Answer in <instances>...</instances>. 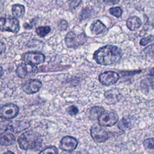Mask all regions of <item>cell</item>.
Returning a JSON list of instances; mask_svg holds the SVG:
<instances>
[{"label":"cell","mask_w":154,"mask_h":154,"mask_svg":"<svg viewBox=\"0 0 154 154\" xmlns=\"http://www.w3.org/2000/svg\"><path fill=\"white\" fill-rule=\"evenodd\" d=\"M122 52L120 48L115 45H105L97 49L93 54L95 61L104 66L117 63L122 58Z\"/></svg>","instance_id":"cell-1"},{"label":"cell","mask_w":154,"mask_h":154,"mask_svg":"<svg viewBox=\"0 0 154 154\" xmlns=\"http://www.w3.org/2000/svg\"><path fill=\"white\" fill-rule=\"evenodd\" d=\"M19 146L23 150H37L42 147L41 136L33 131L22 133L18 138Z\"/></svg>","instance_id":"cell-2"},{"label":"cell","mask_w":154,"mask_h":154,"mask_svg":"<svg viewBox=\"0 0 154 154\" xmlns=\"http://www.w3.org/2000/svg\"><path fill=\"white\" fill-rule=\"evenodd\" d=\"M29 126V123L24 120H4L0 122L1 131H10L13 132H20Z\"/></svg>","instance_id":"cell-3"},{"label":"cell","mask_w":154,"mask_h":154,"mask_svg":"<svg viewBox=\"0 0 154 154\" xmlns=\"http://www.w3.org/2000/svg\"><path fill=\"white\" fill-rule=\"evenodd\" d=\"M87 35L85 33L76 34L73 31H69L65 36L66 45L69 48H76L84 45L87 41Z\"/></svg>","instance_id":"cell-4"},{"label":"cell","mask_w":154,"mask_h":154,"mask_svg":"<svg viewBox=\"0 0 154 154\" xmlns=\"http://www.w3.org/2000/svg\"><path fill=\"white\" fill-rule=\"evenodd\" d=\"M20 29L18 20L14 17L4 16L0 17V30L16 33Z\"/></svg>","instance_id":"cell-5"},{"label":"cell","mask_w":154,"mask_h":154,"mask_svg":"<svg viewBox=\"0 0 154 154\" xmlns=\"http://www.w3.org/2000/svg\"><path fill=\"white\" fill-rule=\"evenodd\" d=\"M118 120L119 117L114 111H104L97 117L99 125L105 127L113 126L117 122Z\"/></svg>","instance_id":"cell-6"},{"label":"cell","mask_w":154,"mask_h":154,"mask_svg":"<svg viewBox=\"0 0 154 154\" xmlns=\"http://www.w3.org/2000/svg\"><path fill=\"white\" fill-rule=\"evenodd\" d=\"M19 112V107L16 104L7 103L0 106V118L4 120H10L16 117Z\"/></svg>","instance_id":"cell-7"},{"label":"cell","mask_w":154,"mask_h":154,"mask_svg":"<svg viewBox=\"0 0 154 154\" xmlns=\"http://www.w3.org/2000/svg\"><path fill=\"white\" fill-rule=\"evenodd\" d=\"M38 72V68L35 65L28 63L20 64L16 70V75L20 78H26L34 75Z\"/></svg>","instance_id":"cell-8"},{"label":"cell","mask_w":154,"mask_h":154,"mask_svg":"<svg viewBox=\"0 0 154 154\" xmlns=\"http://www.w3.org/2000/svg\"><path fill=\"white\" fill-rule=\"evenodd\" d=\"M90 134L92 138L97 143H103L109 138L108 133L100 125H94L90 128Z\"/></svg>","instance_id":"cell-9"},{"label":"cell","mask_w":154,"mask_h":154,"mask_svg":"<svg viewBox=\"0 0 154 154\" xmlns=\"http://www.w3.org/2000/svg\"><path fill=\"white\" fill-rule=\"evenodd\" d=\"M22 58L26 63L37 65L43 63L45 60V56L38 52H27L23 54Z\"/></svg>","instance_id":"cell-10"},{"label":"cell","mask_w":154,"mask_h":154,"mask_svg":"<svg viewBox=\"0 0 154 154\" xmlns=\"http://www.w3.org/2000/svg\"><path fill=\"white\" fill-rule=\"evenodd\" d=\"M120 78L119 74L114 71H106L99 76V82L103 85H111L118 81Z\"/></svg>","instance_id":"cell-11"},{"label":"cell","mask_w":154,"mask_h":154,"mask_svg":"<svg viewBox=\"0 0 154 154\" xmlns=\"http://www.w3.org/2000/svg\"><path fill=\"white\" fill-rule=\"evenodd\" d=\"M78 144V140L71 136H65L62 138L60 143V148L66 152H71L74 150Z\"/></svg>","instance_id":"cell-12"},{"label":"cell","mask_w":154,"mask_h":154,"mask_svg":"<svg viewBox=\"0 0 154 154\" xmlns=\"http://www.w3.org/2000/svg\"><path fill=\"white\" fill-rule=\"evenodd\" d=\"M42 83L38 79H29L22 85V90L27 94L37 93L42 87Z\"/></svg>","instance_id":"cell-13"},{"label":"cell","mask_w":154,"mask_h":154,"mask_svg":"<svg viewBox=\"0 0 154 154\" xmlns=\"http://www.w3.org/2000/svg\"><path fill=\"white\" fill-rule=\"evenodd\" d=\"M105 102L107 104L115 103L119 101L121 98V94L116 88H112L106 91L105 94Z\"/></svg>","instance_id":"cell-14"},{"label":"cell","mask_w":154,"mask_h":154,"mask_svg":"<svg viewBox=\"0 0 154 154\" xmlns=\"http://www.w3.org/2000/svg\"><path fill=\"white\" fill-rule=\"evenodd\" d=\"M14 135L8 132H4L0 134V144L4 146H8L15 143Z\"/></svg>","instance_id":"cell-15"},{"label":"cell","mask_w":154,"mask_h":154,"mask_svg":"<svg viewBox=\"0 0 154 154\" xmlns=\"http://www.w3.org/2000/svg\"><path fill=\"white\" fill-rule=\"evenodd\" d=\"M141 19L136 16H131L126 20V26L131 31L137 30L141 26Z\"/></svg>","instance_id":"cell-16"},{"label":"cell","mask_w":154,"mask_h":154,"mask_svg":"<svg viewBox=\"0 0 154 154\" xmlns=\"http://www.w3.org/2000/svg\"><path fill=\"white\" fill-rule=\"evenodd\" d=\"M106 26L99 20H95L90 25V29L91 32L94 34L98 35L102 33L105 29Z\"/></svg>","instance_id":"cell-17"},{"label":"cell","mask_w":154,"mask_h":154,"mask_svg":"<svg viewBox=\"0 0 154 154\" xmlns=\"http://www.w3.org/2000/svg\"><path fill=\"white\" fill-rule=\"evenodd\" d=\"M12 13L16 17H21L25 14V7L21 4H16L12 6Z\"/></svg>","instance_id":"cell-18"},{"label":"cell","mask_w":154,"mask_h":154,"mask_svg":"<svg viewBox=\"0 0 154 154\" xmlns=\"http://www.w3.org/2000/svg\"><path fill=\"white\" fill-rule=\"evenodd\" d=\"M146 150L150 154H154V138L145 139L143 142Z\"/></svg>","instance_id":"cell-19"},{"label":"cell","mask_w":154,"mask_h":154,"mask_svg":"<svg viewBox=\"0 0 154 154\" xmlns=\"http://www.w3.org/2000/svg\"><path fill=\"white\" fill-rule=\"evenodd\" d=\"M105 111L103 107L100 106H95L92 107L90 110V118L91 120L97 119L99 116Z\"/></svg>","instance_id":"cell-20"},{"label":"cell","mask_w":154,"mask_h":154,"mask_svg":"<svg viewBox=\"0 0 154 154\" xmlns=\"http://www.w3.org/2000/svg\"><path fill=\"white\" fill-rule=\"evenodd\" d=\"M94 13V10L90 7H86L81 11V13L79 14V19L81 21L87 19L89 17H91Z\"/></svg>","instance_id":"cell-21"},{"label":"cell","mask_w":154,"mask_h":154,"mask_svg":"<svg viewBox=\"0 0 154 154\" xmlns=\"http://www.w3.org/2000/svg\"><path fill=\"white\" fill-rule=\"evenodd\" d=\"M141 87L143 89H147L149 88L154 89V75L142 80L141 82Z\"/></svg>","instance_id":"cell-22"},{"label":"cell","mask_w":154,"mask_h":154,"mask_svg":"<svg viewBox=\"0 0 154 154\" xmlns=\"http://www.w3.org/2000/svg\"><path fill=\"white\" fill-rule=\"evenodd\" d=\"M147 58L154 60V44L150 45L144 48L141 52Z\"/></svg>","instance_id":"cell-23"},{"label":"cell","mask_w":154,"mask_h":154,"mask_svg":"<svg viewBox=\"0 0 154 154\" xmlns=\"http://www.w3.org/2000/svg\"><path fill=\"white\" fill-rule=\"evenodd\" d=\"M117 126L120 130L123 131L130 129L131 127L130 122L127 119H125V118L122 119L121 120H120V122L118 123Z\"/></svg>","instance_id":"cell-24"},{"label":"cell","mask_w":154,"mask_h":154,"mask_svg":"<svg viewBox=\"0 0 154 154\" xmlns=\"http://www.w3.org/2000/svg\"><path fill=\"white\" fill-rule=\"evenodd\" d=\"M51 28L49 26H39L35 29L36 33L40 37H45L47 34H48L51 31Z\"/></svg>","instance_id":"cell-25"},{"label":"cell","mask_w":154,"mask_h":154,"mask_svg":"<svg viewBox=\"0 0 154 154\" xmlns=\"http://www.w3.org/2000/svg\"><path fill=\"white\" fill-rule=\"evenodd\" d=\"M109 12L112 16L116 17H119L122 16L123 13V10L120 7H115L110 8L109 10Z\"/></svg>","instance_id":"cell-26"},{"label":"cell","mask_w":154,"mask_h":154,"mask_svg":"<svg viewBox=\"0 0 154 154\" xmlns=\"http://www.w3.org/2000/svg\"><path fill=\"white\" fill-rule=\"evenodd\" d=\"M38 154H58V149L55 146H49L41 150Z\"/></svg>","instance_id":"cell-27"},{"label":"cell","mask_w":154,"mask_h":154,"mask_svg":"<svg viewBox=\"0 0 154 154\" xmlns=\"http://www.w3.org/2000/svg\"><path fill=\"white\" fill-rule=\"evenodd\" d=\"M154 40V36L153 35H150L146 37L142 38L140 41V45L141 46H146L150 42Z\"/></svg>","instance_id":"cell-28"},{"label":"cell","mask_w":154,"mask_h":154,"mask_svg":"<svg viewBox=\"0 0 154 154\" xmlns=\"http://www.w3.org/2000/svg\"><path fill=\"white\" fill-rule=\"evenodd\" d=\"M66 111L70 116H75L78 113L79 109L76 106L71 105L67 108Z\"/></svg>","instance_id":"cell-29"},{"label":"cell","mask_w":154,"mask_h":154,"mask_svg":"<svg viewBox=\"0 0 154 154\" xmlns=\"http://www.w3.org/2000/svg\"><path fill=\"white\" fill-rule=\"evenodd\" d=\"M82 2V0H69V7L72 9L76 8Z\"/></svg>","instance_id":"cell-30"},{"label":"cell","mask_w":154,"mask_h":154,"mask_svg":"<svg viewBox=\"0 0 154 154\" xmlns=\"http://www.w3.org/2000/svg\"><path fill=\"white\" fill-rule=\"evenodd\" d=\"M58 27L60 30L61 31H64L66 30L67 27H68V23L66 20L64 19H61L58 21Z\"/></svg>","instance_id":"cell-31"},{"label":"cell","mask_w":154,"mask_h":154,"mask_svg":"<svg viewBox=\"0 0 154 154\" xmlns=\"http://www.w3.org/2000/svg\"><path fill=\"white\" fill-rule=\"evenodd\" d=\"M141 72V70H134V71H123V72H120V73H122V75L123 76H127V75H133L134 74L138 73Z\"/></svg>","instance_id":"cell-32"},{"label":"cell","mask_w":154,"mask_h":154,"mask_svg":"<svg viewBox=\"0 0 154 154\" xmlns=\"http://www.w3.org/2000/svg\"><path fill=\"white\" fill-rule=\"evenodd\" d=\"M103 1L107 5H113L118 4V2L120 1V0H103Z\"/></svg>","instance_id":"cell-33"},{"label":"cell","mask_w":154,"mask_h":154,"mask_svg":"<svg viewBox=\"0 0 154 154\" xmlns=\"http://www.w3.org/2000/svg\"><path fill=\"white\" fill-rule=\"evenodd\" d=\"M5 49V45L2 42H0V54H1Z\"/></svg>","instance_id":"cell-34"},{"label":"cell","mask_w":154,"mask_h":154,"mask_svg":"<svg viewBox=\"0 0 154 154\" xmlns=\"http://www.w3.org/2000/svg\"><path fill=\"white\" fill-rule=\"evenodd\" d=\"M148 75H149V76H153V75H154V67H153L152 69H151L150 70V71H149Z\"/></svg>","instance_id":"cell-35"},{"label":"cell","mask_w":154,"mask_h":154,"mask_svg":"<svg viewBox=\"0 0 154 154\" xmlns=\"http://www.w3.org/2000/svg\"><path fill=\"white\" fill-rule=\"evenodd\" d=\"M4 69H3V68L0 66V77H1V76L4 75Z\"/></svg>","instance_id":"cell-36"},{"label":"cell","mask_w":154,"mask_h":154,"mask_svg":"<svg viewBox=\"0 0 154 154\" xmlns=\"http://www.w3.org/2000/svg\"><path fill=\"white\" fill-rule=\"evenodd\" d=\"M4 154H15L14 153H13L11 151H7L6 152H5Z\"/></svg>","instance_id":"cell-37"}]
</instances>
